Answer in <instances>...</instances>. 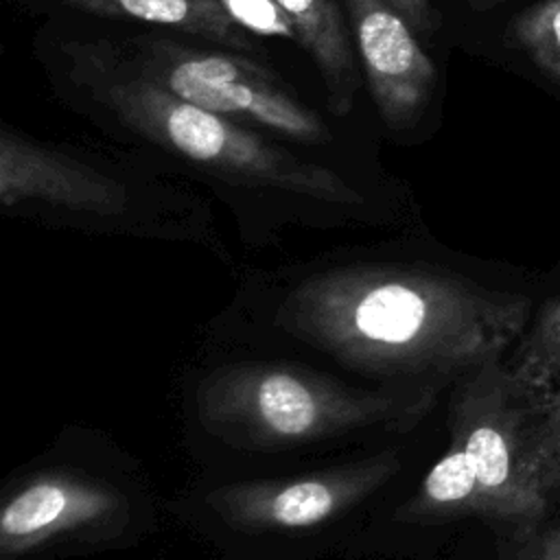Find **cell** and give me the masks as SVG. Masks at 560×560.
Returning <instances> with one entry per match:
<instances>
[{
  "instance_id": "1",
  "label": "cell",
  "mask_w": 560,
  "mask_h": 560,
  "mask_svg": "<svg viewBox=\"0 0 560 560\" xmlns=\"http://www.w3.org/2000/svg\"><path fill=\"white\" fill-rule=\"evenodd\" d=\"M33 55L66 109L147 164L280 208H370L365 188L328 158L192 105L142 74L98 20L48 18L35 33Z\"/></svg>"
},
{
  "instance_id": "2",
  "label": "cell",
  "mask_w": 560,
  "mask_h": 560,
  "mask_svg": "<svg viewBox=\"0 0 560 560\" xmlns=\"http://www.w3.org/2000/svg\"><path fill=\"white\" fill-rule=\"evenodd\" d=\"M532 319L521 293L424 265H348L304 278L278 326L398 387H444L503 359Z\"/></svg>"
},
{
  "instance_id": "3",
  "label": "cell",
  "mask_w": 560,
  "mask_h": 560,
  "mask_svg": "<svg viewBox=\"0 0 560 560\" xmlns=\"http://www.w3.org/2000/svg\"><path fill=\"white\" fill-rule=\"evenodd\" d=\"M435 387L357 389L276 363H236L208 374L197 409L214 438L252 451L317 444L374 429L407 431L433 407Z\"/></svg>"
},
{
  "instance_id": "4",
  "label": "cell",
  "mask_w": 560,
  "mask_h": 560,
  "mask_svg": "<svg viewBox=\"0 0 560 560\" xmlns=\"http://www.w3.org/2000/svg\"><path fill=\"white\" fill-rule=\"evenodd\" d=\"M448 431L475 468L481 518L527 538L560 488V400L536 396L494 359L455 383Z\"/></svg>"
},
{
  "instance_id": "5",
  "label": "cell",
  "mask_w": 560,
  "mask_h": 560,
  "mask_svg": "<svg viewBox=\"0 0 560 560\" xmlns=\"http://www.w3.org/2000/svg\"><path fill=\"white\" fill-rule=\"evenodd\" d=\"M0 203L7 212L98 230L158 228L192 208L182 190L144 168L0 125Z\"/></svg>"
},
{
  "instance_id": "6",
  "label": "cell",
  "mask_w": 560,
  "mask_h": 560,
  "mask_svg": "<svg viewBox=\"0 0 560 560\" xmlns=\"http://www.w3.org/2000/svg\"><path fill=\"white\" fill-rule=\"evenodd\" d=\"M98 22L122 55L171 94L311 153L343 149L332 125L267 61L164 28Z\"/></svg>"
},
{
  "instance_id": "7",
  "label": "cell",
  "mask_w": 560,
  "mask_h": 560,
  "mask_svg": "<svg viewBox=\"0 0 560 560\" xmlns=\"http://www.w3.org/2000/svg\"><path fill=\"white\" fill-rule=\"evenodd\" d=\"M350 20L363 83L387 136L422 142L431 122L440 68L422 39L387 0H341Z\"/></svg>"
},
{
  "instance_id": "8",
  "label": "cell",
  "mask_w": 560,
  "mask_h": 560,
  "mask_svg": "<svg viewBox=\"0 0 560 560\" xmlns=\"http://www.w3.org/2000/svg\"><path fill=\"white\" fill-rule=\"evenodd\" d=\"M398 468L400 459L394 453H378L295 479H258L221 486L206 501L223 523L236 529H306L361 503L387 483Z\"/></svg>"
},
{
  "instance_id": "9",
  "label": "cell",
  "mask_w": 560,
  "mask_h": 560,
  "mask_svg": "<svg viewBox=\"0 0 560 560\" xmlns=\"http://www.w3.org/2000/svg\"><path fill=\"white\" fill-rule=\"evenodd\" d=\"M122 497L98 481L44 475L20 486L0 510L4 558L37 549L59 536L103 525L122 512Z\"/></svg>"
},
{
  "instance_id": "10",
  "label": "cell",
  "mask_w": 560,
  "mask_h": 560,
  "mask_svg": "<svg viewBox=\"0 0 560 560\" xmlns=\"http://www.w3.org/2000/svg\"><path fill=\"white\" fill-rule=\"evenodd\" d=\"M46 18L74 15L118 24H142L217 44L267 61L262 39L241 28L219 0H9Z\"/></svg>"
},
{
  "instance_id": "11",
  "label": "cell",
  "mask_w": 560,
  "mask_h": 560,
  "mask_svg": "<svg viewBox=\"0 0 560 560\" xmlns=\"http://www.w3.org/2000/svg\"><path fill=\"white\" fill-rule=\"evenodd\" d=\"M293 22L302 50L313 61L326 107L335 118H348L363 74L350 20L341 0H276Z\"/></svg>"
},
{
  "instance_id": "12",
  "label": "cell",
  "mask_w": 560,
  "mask_h": 560,
  "mask_svg": "<svg viewBox=\"0 0 560 560\" xmlns=\"http://www.w3.org/2000/svg\"><path fill=\"white\" fill-rule=\"evenodd\" d=\"M396 516L405 523L481 516L477 475L470 459L457 444H448L444 455L424 475L418 492L400 505Z\"/></svg>"
},
{
  "instance_id": "13",
  "label": "cell",
  "mask_w": 560,
  "mask_h": 560,
  "mask_svg": "<svg viewBox=\"0 0 560 560\" xmlns=\"http://www.w3.org/2000/svg\"><path fill=\"white\" fill-rule=\"evenodd\" d=\"M505 365L536 396L560 400V295L536 311Z\"/></svg>"
},
{
  "instance_id": "14",
  "label": "cell",
  "mask_w": 560,
  "mask_h": 560,
  "mask_svg": "<svg viewBox=\"0 0 560 560\" xmlns=\"http://www.w3.org/2000/svg\"><path fill=\"white\" fill-rule=\"evenodd\" d=\"M512 35L538 68L560 81V0L527 9L514 22Z\"/></svg>"
},
{
  "instance_id": "15",
  "label": "cell",
  "mask_w": 560,
  "mask_h": 560,
  "mask_svg": "<svg viewBox=\"0 0 560 560\" xmlns=\"http://www.w3.org/2000/svg\"><path fill=\"white\" fill-rule=\"evenodd\" d=\"M225 13L249 35L287 39L289 44L302 48L300 35L276 0H219Z\"/></svg>"
},
{
  "instance_id": "16",
  "label": "cell",
  "mask_w": 560,
  "mask_h": 560,
  "mask_svg": "<svg viewBox=\"0 0 560 560\" xmlns=\"http://www.w3.org/2000/svg\"><path fill=\"white\" fill-rule=\"evenodd\" d=\"M387 2L407 20V24L424 44L433 42L442 24V15L435 0H387Z\"/></svg>"
},
{
  "instance_id": "17",
  "label": "cell",
  "mask_w": 560,
  "mask_h": 560,
  "mask_svg": "<svg viewBox=\"0 0 560 560\" xmlns=\"http://www.w3.org/2000/svg\"><path fill=\"white\" fill-rule=\"evenodd\" d=\"M540 560H560V545L551 542V540H545L542 549H540Z\"/></svg>"
},
{
  "instance_id": "18",
  "label": "cell",
  "mask_w": 560,
  "mask_h": 560,
  "mask_svg": "<svg viewBox=\"0 0 560 560\" xmlns=\"http://www.w3.org/2000/svg\"><path fill=\"white\" fill-rule=\"evenodd\" d=\"M545 540H551V542H556V545H560V523L556 525V529L545 538Z\"/></svg>"
},
{
  "instance_id": "19",
  "label": "cell",
  "mask_w": 560,
  "mask_h": 560,
  "mask_svg": "<svg viewBox=\"0 0 560 560\" xmlns=\"http://www.w3.org/2000/svg\"><path fill=\"white\" fill-rule=\"evenodd\" d=\"M475 7H492V4H497V2H501V0H470Z\"/></svg>"
},
{
  "instance_id": "20",
  "label": "cell",
  "mask_w": 560,
  "mask_h": 560,
  "mask_svg": "<svg viewBox=\"0 0 560 560\" xmlns=\"http://www.w3.org/2000/svg\"><path fill=\"white\" fill-rule=\"evenodd\" d=\"M536 560H540V558H536Z\"/></svg>"
}]
</instances>
